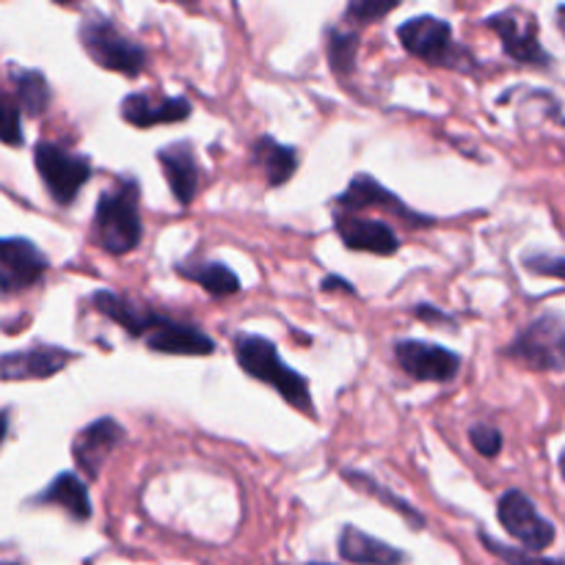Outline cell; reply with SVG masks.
<instances>
[{"instance_id": "1", "label": "cell", "mask_w": 565, "mask_h": 565, "mask_svg": "<svg viewBox=\"0 0 565 565\" xmlns=\"http://www.w3.org/2000/svg\"><path fill=\"white\" fill-rule=\"evenodd\" d=\"M88 303L94 307V312L125 329L127 337L141 340L154 353H166V356H210L215 353V340L202 326L171 318L160 309L132 301L114 290H94Z\"/></svg>"}, {"instance_id": "2", "label": "cell", "mask_w": 565, "mask_h": 565, "mask_svg": "<svg viewBox=\"0 0 565 565\" xmlns=\"http://www.w3.org/2000/svg\"><path fill=\"white\" fill-rule=\"evenodd\" d=\"M141 237V185L130 174L116 177L114 185L99 193L97 207H94V246L103 248L110 257H125L136 252Z\"/></svg>"}, {"instance_id": "3", "label": "cell", "mask_w": 565, "mask_h": 565, "mask_svg": "<svg viewBox=\"0 0 565 565\" xmlns=\"http://www.w3.org/2000/svg\"><path fill=\"white\" fill-rule=\"evenodd\" d=\"M232 353H235V362L243 373L279 392L281 401L290 403L296 412L318 417L309 381L298 370H292L290 364L281 362L279 348L268 337L252 334V331H237L235 340H232Z\"/></svg>"}, {"instance_id": "4", "label": "cell", "mask_w": 565, "mask_h": 565, "mask_svg": "<svg viewBox=\"0 0 565 565\" xmlns=\"http://www.w3.org/2000/svg\"><path fill=\"white\" fill-rule=\"evenodd\" d=\"M397 39H401L403 50H406L408 55L425 61L428 66H436V70L475 72V66H478V58L456 42L452 25L445 17H408V20L397 28Z\"/></svg>"}, {"instance_id": "5", "label": "cell", "mask_w": 565, "mask_h": 565, "mask_svg": "<svg viewBox=\"0 0 565 565\" xmlns=\"http://www.w3.org/2000/svg\"><path fill=\"white\" fill-rule=\"evenodd\" d=\"M77 39H81L83 50L88 58L99 66V70L116 72L125 77H138L147 70V50L136 42V39L125 36L116 28L114 20L103 14H86L77 25Z\"/></svg>"}, {"instance_id": "6", "label": "cell", "mask_w": 565, "mask_h": 565, "mask_svg": "<svg viewBox=\"0 0 565 565\" xmlns=\"http://www.w3.org/2000/svg\"><path fill=\"white\" fill-rule=\"evenodd\" d=\"M508 359L524 364L533 373H563L565 370V315L544 312L530 320L505 348Z\"/></svg>"}, {"instance_id": "7", "label": "cell", "mask_w": 565, "mask_h": 565, "mask_svg": "<svg viewBox=\"0 0 565 565\" xmlns=\"http://www.w3.org/2000/svg\"><path fill=\"white\" fill-rule=\"evenodd\" d=\"M33 169H36L47 196L58 207H72L77 193L94 174V163L88 154H77L53 141H39L33 147Z\"/></svg>"}, {"instance_id": "8", "label": "cell", "mask_w": 565, "mask_h": 565, "mask_svg": "<svg viewBox=\"0 0 565 565\" xmlns=\"http://www.w3.org/2000/svg\"><path fill=\"white\" fill-rule=\"evenodd\" d=\"M497 522L502 524V530H508L513 541H519L533 555L550 550L557 539L555 524L541 516L535 502L519 489H508L497 500Z\"/></svg>"}, {"instance_id": "9", "label": "cell", "mask_w": 565, "mask_h": 565, "mask_svg": "<svg viewBox=\"0 0 565 565\" xmlns=\"http://www.w3.org/2000/svg\"><path fill=\"white\" fill-rule=\"evenodd\" d=\"M334 213H356L362 215L364 210H386V213L395 215L397 221L408 226H434L430 215L417 213V210L408 207L397 193H392L390 188L381 185L375 177L370 174H356L342 193H337L334 202H331Z\"/></svg>"}, {"instance_id": "10", "label": "cell", "mask_w": 565, "mask_h": 565, "mask_svg": "<svg viewBox=\"0 0 565 565\" xmlns=\"http://www.w3.org/2000/svg\"><path fill=\"white\" fill-rule=\"evenodd\" d=\"M392 353L397 367L419 384H450L463 367V359L456 351L428 340H397Z\"/></svg>"}, {"instance_id": "11", "label": "cell", "mask_w": 565, "mask_h": 565, "mask_svg": "<svg viewBox=\"0 0 565 565\" xmlns=\"http://www.w3.org/2000/svg\"><path fill=\"white\" fill-rule=\"evenodd\" d=\"M483 25L489 31H494L500 36L502 50L511 61L522 66H550L552 55L546 53L544 44L539 39V25H535V17L522 14L519 9H505L489 14L483 20Z\"/></svg>"}, {"instance_id": "12", "label": "cell", "mask_w": 565, "mask_h": 565, "mask_svg": "<svg viewBox=\"0 0 565 565\" xmlns=\"http://www.w3.org/2000/svg\"><path fill=\"white\" fill-rule=\"evenodd\" d=\"M127 439V430L119 419L99 417L88 423L86 428L77 430L72 439V461H75L77 472L86 475L88 480H97L108 458L114 456L116 447Z\"/></svg>"}, {"instance_id": "13", "label": "cell", "mask_w": 565, "mask_h": 565, "mask_svg": "<svg viewBox=\"0 0 565 565\" xmlns=\"http://www.w3.org/2000/svg\"><path fill=\"white\" fill-rule=\"evenodd\" d=\"M47 268V254L28 237H3L0 241V287H3V296H14V292L39 285Z\"/></svg>"}, {"instance_id": "14", "label": "cell", "mask_w": 565, "mask_h": 565, "mask_svg": "<svg viewBox=\"0 0 565 565\" xmlns=\"http://www.w3.org/2000/svg\"><path fill=\"white\" fill-rule=\"evenodd\" d=\"M191 99L177 94H154V92H130L119 105V116L136 130H149L158 125H177V121L191 119Z\"/></svg>"}, {"instance_id": "15", "label": "cell", "mask_w": 565, "mask_h": 565, "mask_svg": "<svg viewBox=\"0 0 565 565\" xmlns=\"http://www.w3.org/2000/svg\"><path fill=\"white\" fill-rule=\"evenodd\" d=\"M334 232L348 252L392 257L401 252V237L392 224L381 218H367L356 213H334Z\"/></svg>"}, {"instance_id": "16", "label": "cell", "mask_w": 565, "mask_h": 565, "mask_svg": "<svg viewBox=\"0 0 565 565\" xmlns=\"http://www.w3.org/2000/svg\"><path fill=\"white\" fill-rule=\"evenodd\" d=\"M158 166L163 169L166 185H169L171 196L180 207H191V202L196 199L199 182H202V166H199L196 152L188 141H174L166 143L154 152Z\"/></svg>"}, {"instance_id": "17", "label": "cell", "mask_w": 565, "mask_h": 565, "mask_svg": "<svg viewBox=\"0 0 565 565\" xmlns=\"http://www.w3.org/2000/svg\"><path fill=\"white\" fill-rule=\"evenodd\" d=\"M81 353L66 351L58 345H31L25 351H9L0 362V373L6 381H39L53 379Z\"/></svg>"}, {"instance_id": "18", "label": "cell", "mask_w": 565, "mask_h": 565, "mask_svg": "<svg viewBox=\"0 0 565 565\" xmlns=\"http://www.w3.org/2000/svg\"><path fill=\"white\" fill-rule=\"evenodd\" d=\"M337 552L345 563L353 565H403L408 561L406 552L386 541L367 535L364 530L345 524L337 535Z\"/></svg>"}, {"instance_id": "19", "label": "cell", "mask_w": 565, "mask_h": 565, "mask_svg": "<svg viewBox=\"0 0 565 565\" xmlns=\"http://www.w3.org/2000/svg\"><path fill=\"white\" fill-rule=\"evenodd\" d=\"M33 505H55L72 519V522H88L92 519V497L86 483L75 472H61L50 480L44 491L33 497Z\"/></svg>"}, {"instance_id": "20", "label": "cell", "mask_w": 565, "mask_h": 565, "mask_svg": "<svg viewBox=\"0 0 565 565\" xmlns=\"http://www.w3.org/2000/svg\"><path fill=\"white\" fill-rule=\"evenodd\" d=\"M252 163L263 169L265 182L270 188H279L292 180L301 160H298V149L290 147V143H281L270 136H259L252 143Z\"/></svg>"}, {"instance_id": "21", "label": "cell", "mask_w": 565, "mask_h": 565, "mask_svg": "<svg viewBox=\"0 0 565 565\" xmlns=\"http://www.w3.org/2000/svg\"><path fill=\"white\" fill-rule=\"evenodd\" d=\"M174 274H180L185 281L204 287L210 296L226 298L235 296L241 290V279L230 265L218 263V259H182L174 265Z\"/></svg>"}, {"instance_id": "22", "label": "cell", "mask_w": 565, "mask_h": 565, "mask_svg": "<svg viewBox=\"0 0 565 565\" xmlns=\"http://www.w3.org/2000/svg\"><path fill=\"white\" fill-rule=\"evenodd\" d=\"M342 480H345V483H351V489H356V491H362V494L373 497V500L384 502L390 511L401 513L412 530H425L423 513H419L417 508H412V502H406L403 497L392 494V491L386 489L384 483H379V480H375L370 472H362V469H342Z\"/></svg>"}, {"instance_id": "23", "label": "cell", "mask_w": 565, "mask_h": 565, "mask_svg": "<svg viewBox=\"0 0 565 565\" xmlns=\"http://www.w3.org/2000/svg\"><path fill=\"white\" fill-rule=\"evenodd\" d=\"M11 83H14V99L22 114L31 116V119H39L42 114H47L50 103H53V92H50V83L44 77V72L11 70Z\"/></svg>"}, {"instance_id": "24", "label": "cell", "mask_w": 565, "mask_h": 565, "mask_svg": "<svg viewBox=\"0 0 565 565\" xmlns=\"http://www.w3.org/2000/svg\"><path fill=\"white\" fill-rule=\"evenodd\" d=\"M359 47H362V36L356 31H345V28L326 31V58H329L334 75L348 77L351 72H356Z\"/></svg>"}, {"instance_id": "25", "label": "cell", "mask_w": 565, "mask_h": 565, "mask_svg": "<svg viewBox=\"0 0 565 565\" xmlns=\"http://www.w3.org/2000/svg\"><path fill=\"white\" fill-rule=\"evenodd\" d=\"M478 539H480V544L491 552V555L500 557L505 565H565L563 561H550V557L533 555V552H527V550H516V546L502 544V541L491 539V535L483 533V530L478 533Z\"/></svg>"}, {"instance_id": "26", "label": "cell", "mask_w": 565, "mask_h": 565, "mask_svg": "<svg viewBox=\"0 0 565 565\" xmlns=\"http://www.w3.org/2000/svg\"><path fill=\"white\" fill-rule=\"evenodd\" d=\"M397 6H401L397 0H386V3H379V0H353L345 9V20L356 22V25H370V22L390 17Z\"/></svg>"}, {"instance_id": "27", "label": "cell", "mask_w": 565, "mask_h": 565, "mask_svg": "<svg viewBox=\"0 0 565 565\" xmlns=\"http://www.w3.org/2000/svg\"><path fill=\"white\" fill-rule=\"evenodd\" d=\"M469 441L478 450V456L497 458L502 452V430L491 423H478L469 428Z\"/></svg>"}, {"instance_id": "28", "label": "cell", "mask_w": 565, "mask_h": 565, "mask_svg": "<svg viewBox=\"0 0 565 565\" xmlns=\"http://www.w3.org/2000/svg\"><path fill=\"white\" fill-rule=\"evenodd\" d=\"M524 268L535 276H550V279L565 281V254H527Z\"/></svg>"}, {"instance_id": "29", "label": "cell", "mask_w": 565, "mask_h": 565, "mask_svg": "<svg viewBox=\"0 0 565 565\" xmlns=\"http://www.w3.org/2000/svg\"><path fill=\"white\" fill-rule=\"evenodd\" d=\"M20 105L11 94L3 97V143L6 147H22L25 143V136H22V127H20Z\"/></svg>"}, {"instance_id": "30", "label": "cell", "mask_w": 565, "mask_h": 565, "mask_svg": "<svg viewBox=\"0 0 565 565\" xmlns=\"http://www.w3.org/2000/svg\"><path fill=\"white\" fill-rule=\"evenodd\" d=\"M412 315L428 326H447L450 331L458 329V320L452 318V315H447L445 309L439 307H430V303H417V307H412Z\"/></svg>"}, {"instance_id": "31", "label": "cell", "mask_w": 565, "mask_h": 565, "mask_svg": "<svg viewBox=\"0 0 565 565\" xmlns=\"http://www.w3.org/2000/svg\"><path fill=\"white\" fill-rule=\"evenodd\" d=\"M320 290L329 292V290H342V292H351V296H356V287L351 285V281L340 279V276H326L323 281H320Z\"/></svg>"}, {"instance_id": "32", "label": "cell", "mask_w": 565, "mask_h": 565, "mask_svg": "<svg viewBox=\"0 0 565 565\" xmlns=\"http://www.w3.org/2000/svg\"><path fill=\"white\" fill-rule=\"evenodd\" d=\"M557 31H561L565 39V3L557 6Z\"/></svg>"}, {"instance_id": "33", "label": "cell", "mask_w": 565, "mask_h": 565, "mask_svg": "<svg viewBox=\"0 0 565 565\" xmlns=\"http://www.w3.org/2000/svg\"><path fill=\"white\" fill-rule=\"evenodd\" d=\"M557 467H561V478L565 480V450L561 452V458H557Z\"/></svg>"}, {"instance_id": "34", "label": "cell", "mask_w": 565, "mask_h": 565, "mask_svg": "<svg viewBox=\"0 0 565 565\" xmlns=\"http://www.w3.org/2000/svg\"><path fill=\"white\" fill-rule=\"evenodd\" d=\"M309 565H329V563H309Z\"/></svg>"}, {"instance_id": "35", "label": "cell", "mask_w": 565, "mask_h": 565, "mask_svg": "<svg viewBox=\"0 0 565 565\" xmlns=\"http://www.w3.org/2000/svg\"><path fill=\"white\" fill-rule=\"evenodd\" d=\"M6 565H14V563H6Z\"/></svg>"}]
</instances>
